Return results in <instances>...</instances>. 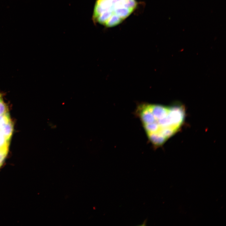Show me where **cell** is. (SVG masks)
I'll use <instances>...</instances> for the list:
<instances>
[{"label":"cell","mask_w":226,"mask_h":226,"mask_svg":"<svg viewBox=\"0 0 226 226\" xmlns=\"http://www.w3.org/2000/svg\"><path fill=\"white\" fill-rule=\"evenodd\" d=\"M136 115L148 140L154 147H159L180 129L186 111L183 105L179 104L166 106L143 103L137 106Z\"/></svg>","instance_id":"1"},{"label":"cell","mask_w":226,"mask_h":226,"mask_svg":"<svg viewBox=\"0 0 226 226\" xmlns=\"http://www.w3.org/2000/svg\"><path fill=\"white\" fill-rule=\"evenodd\" d=\"M137 6L136 0H97L93 18L106 27H114L128 17Z\"/></svg>","instance_id":"2"},{"label":"cell","mask_w":226,"mask_h":226,"mask_svg":"<svg viewBox=\"0 0 226 226\" xmlns=\"http://www.w3.org/2000/svg\"><path fill=\"white\" fill-rule=\"evenodd\" d=\"M13 123L10 120L5 123L1 128L0 132L2 133L6 139L10 141L13 131Z\"/></svg>","instance_id":"3"},{"label":"cell","mask_w":226,"mask_h":226,"mask_svg":"<svg viewBox=\"0 0 226 226\" xmlns=\"http://www.w3.org/2000/svg\"><path fill=\"white\" fill-rule=\"evenodd\" d=\"M9 142L7 141L0 132V151H8Z\"/></svg>","instance_id":"4"},{"label":"cell","mask_w":226,"mask_h":226,"mask_svg":"<svg viewBox=\"0 0 226 226\" xmlns=\"http://www.w3.org/2000/svg\"><path fill=\"white\" fill-rule=\"evenodd\" d=\"M8 112V109L6 105L2 95L0 94V116Z\"/></svg>","instance_id":"5"},{"label":"cell","mask_w":226,"mask_h":226,"mask_svg":"<svg viewBox=\"0 0 226 226\" xmlns=\"http://www.w3.org/2000/svg\"><path fill=\"white\" fill-rule=\"evenodd\" d=\"M8 151H0V167L2 165L8 153Z\"/></svg>","instance_id":"6"}]
</instances>
